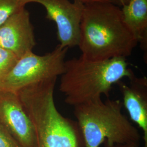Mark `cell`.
Here are the masks:
<instances>
[{
	"label": "cell",
	"instance_id": "cell-6",
	"mask_svg": "<svg viewBox=\"0 0 147 147\" xmlns=\"http://www.w3.org/2000/svg\"><path fill=\"white\" fill-rule=\"evenodd\" d=\"M0 124L22 147H38L33 124L16 92L0 89Z\"/></svg>",
	"mask_w": 147,
	"mask_h": 147
},
{
	"label": "cell",
	"instance_id": "cell-5",
	"mask_svg": "<svg viewBox=\"0 0 147 147\" xmlns=\"http://www.w3.org/2000/svg\"><path fill=\"white\" fill-rule=\"evenodd\" d=\"M20 5L34 2L43 5L47 11L46 18L56 24L57 39L63 47H78L80 28L84 4L74 0H20Z\"/></svg>",
	"mask_w": 147,
	"mask_h": 147
},
{
	"label": "cell",
	"instance_id": "cell-4",
	"mask_svg": "<svg viewBox=\"0 0 147 147\" xmlns=\"http://www.w3.org/2000/svg\"><path fill=\"white\" fill-rule=\"evenodd\" d=\"M68 50L59 44L50 53L38 55L31 51L19 59L13 70L0 80V89L17 92L27 86L57 78L64 71Z\"/></svg>",
	"mask_w": 147,
	"mask_h": 147
},
{
	"label": "cell",
	"instance_id": "cell-13",
	"mask_svg": "<svg viewBox=\"0 0 147 147\" xmlns=\"http://www.w3.org/2000/svg\"><path fill=\"white\" fill-rule=\"evenodd\" d=\"M76 1H80L81 2L83 3L84 4L100 2H110V3H113L117 5L115 0H76Z\"/></svg>",
	"mask_w": 147,
	"mask_h": 147
},
{
	"label": "cell",
	"instance_id": "cell-14",
	"mask_svg": "<svg viewBox=\"0 0 147 147\" xmlns=\"http://www.w3.org/2000/svg\"><path fill=\"white\" fill-rule=\"evenodd\" d=\"M140 147V143H126L122 144H115L110 147Z\"/></svg>",
	"mask_w": 147,
	"mask_h": 147
},
{
	"label": "cell",
	"instance_id": "cell-7",
	"mask_svg": "<svg viewBox=\"0 0 147 147\" xmlns=\"http://www.w3.org/2000/svg\"><path fill=\"white\" fill-rule=\"evenodd\" d=\"M36 45L34 28L25 7L0 26V47L13 53L19 59L32 51Z\"/></svg>",
	"mask_w": 147,
	"mask_h": 147
},
{
	"label": "cell",
	"instance_id": "cell-11",
	"mask_svg": "<svg viewBox=\"0 0 147 147\" xmlns=\"http://www.w3.org/2000/svg\"><path fill=\"white\" fill-rule=\"evenodd\" d=\"M22 7L20 0H0V26Z\"/></svg>",
	"mask_w": 147,
	"mask_h": 147
},
{
	"label": "cell",
	"instance_id": "cell-9",
	"mask_svg": "<svg viewBox=\"0 0 147 147\" xmlns=\"http://www.w3.org/2000/svg\"><path fill=\"white\" fill-rule=\"evenodd\" d=\"M121 7L125 24L142 50L147 53V0H129Z\"/></svg>",
	"mask_w": 147,
	"mask_h": 147
},
{
	"label": "cell",
	"instance_id": "cell-8",
	"mask_svg": "<svg viewBox=\"0 0 147 147\" xmlns=\"http://www.w3.org/2000/svg\"><path fill=\"white\" fill-rule=\"evenodd\" d=\"M126 84L117 83L123 96V104L132 121L142 129L144 147H147V79L135 75Z\"/></svg>",
	"mask_w": 147,
	"mask_h": 147
},
{
	"label": "cell",
	"instance_id": "cell-1",
	"mask_svg": "<svg viewBox=\"0 0 147 147\" xmlns=\"http://www.w3.org/2000/svg\"><path fill=\"white\" fill-rule=\"evenodd\" d=\"M137 44L123 21L120 7L110 2L84 4L78 45L81 56L96 61L126 58Z\"/></svg>",
	"mask_w": 147,
	"mask_h": 147
},
{
	"label": "cell",
	"instance_id": "cell-3",
	"mask_svg": "<svg viewBox=\"0 0 147 147\" xmlns=\"http://www.w3.org/2000/svg\"><path fill=\"white\" fill-rule=\"evenodd\" d=\"M120 100L101 98L74 106L84 147L140 143L141 135L122 112Z\"/></svg>",
	"mask_w": 147,
	"mask_h": 147
},
{
	"label": "cell",
	"instance_id": "cell-12",
	"mask_svg": "<svg viewBox=\"0 0 147 147\" xmlns=\"http://www.w3.org/2000/svg\"><path fill=\"white\" fill-rule=\"evenodd\" d=\"M0 147H22L1 124Z\"/></svg>",
	"mask_w": 147,
	"mask_h": 147
},
{
	"label": "cell",
	"instance_id": "cell-15",
	"mask_svg": "<svg viewBox=\"0 0 147 147\" xmlns=\"http://www.w3.org/2000/svg\"><path fill=\"white\" fill-rule=\"evenodd\" d=\"M117 5L119 7H122L123 5H126L129 1V0H115Z\"/></svg>",
	"mask_w": 147,
	"mask_h": 147
},
{
	"label": "cell",
	"instance_id": "cell-2",
	"mask_svg": "<svg viewBox=\"0 0 147 147\" xmlns=\"http://www.w3.org/2000/svg\"><path fill=\"white\" fill-rule=\"evenodd\" d=\"M135 75L126 58L90 60L81 56L65 61L59 90L66 104L75 106L92 100L109 97L113 85Z\"/></svg>",
	"mask_w": 147,
	"mask_h": 147
},
{
	"label": "cell",
	"instance_id": "cell-10",
	"mask_svg": "<svg viewBox=\"0 0 147 147\" xmlns=\"http://www.w3.org/2000/svg\"><path fill=\"white\" fill-rule=\"evenodd\" d=\"M18 60L13 53L0 47V80L10 73Z\"/></svg>",
	"mask_w": 147,
	"mask_h": 147
}]
</instances>
